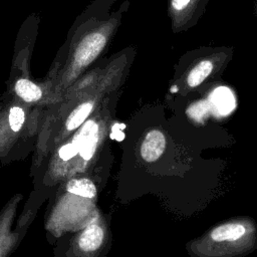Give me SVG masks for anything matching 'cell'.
I'll use <instances>...</instances> for the list:
<instances>
[{"label":"cell","instance_id":"obj_1","mask_svg":"<svg viewBox=\"0 0 257 257\" xmlns=\"http://www.w3.org/2000/svg\"><path fill=\"white\" fill-rule=\"evenodd\" d=\"M116 19H109L94 26L75 44L65 66L68 80L74 79L103 51L117 27Z\"/></svg>","mask_w":257,"mask_h":257},{"label":"cell","instance_id":"obj_2","mask_svg":"<svg viewBox=\"0 0 257 257\" xmlns=\"http://www.w3.org/2000/svg\"><path fill=\"white\" fill-rule=\"evenodd\" d=\"M225 57H227L226 54L220 53L200 59L190 68L186 74V84L191 88L199 86L215 71L216 68L221 67Z\"/></svg>","mask_w":257,"mask_h":257},{"label":"cell","instance_id":"obj_3","mask_svg":"<svg viewBox=\"0 0 257 257\" xmlns=\"http://www.w3.org/2000/svg\"><path fill=\"white\" fill-rule=\"evenodd\" d=\"M98 140V125L93 120L86 121L75 135L73 144L78 149V153L83 160L88 161L91 159L95 152Z\"/></svg>","mask_w":257,"mask_h":257},{"label":"cell","instance_id":"obj_4","mask_svg":"<svg viewBox=\"0 0 257 257\" xmlns=\"http://www.w3.org/2000/svg\"><path fill=\"white\" fill-rule=\"evenodd\" d=\"M166 137L158 130L150 131L141 146V156L144 161L148 163L156 162L165 152Z\"/></svg>","mask_w":257,"mask_h":257},{"label":"cell","instance_id":"obj_5","mask_svg":"<svg viewBox=\"0 0 257 257\" xmlns=\"http://www.w3.org/2000/svg\"><path fill=\"white\" fill-rule=\"evenodd\" d=\"M204 2L205 0H171L170 10L175 26L181 27L189 23Z\"/></svg>","mask_w":257,"mask_h":257},{"label":"cell","instance_id":"obj_6","mask_svg":"<svg viewBox=\"0 0 257 257\" xmlns=\"http://www.w3.org/2000/svg\"><path fill=\"white\" fill-rule=\"evenodd\" d=\"M14 90L16 94L26 102H35L42 97V89L32 80L21 77L15 81Z\"/></svg>","mask_w":257,"mask_h":257},{"label":"cell","instance_id":"obj_7","mask_svg":"<svg viewBox=\"0 0 257 257\" xmlns=\"http://www.w3.org/2000/svg\"><path fill=\"white\" fill-rule=\"evenodd\" d=\"M246 233V228L239 223H227L216 227L211 232L212 240L216 242L235 241Z\"/></svg>","mask_w":257,"mask_h":257},{"label":"cell","instance_id":"obj_8","mask_svg":"<svg viewBox=\"0 0 257 257\" xmlns=\"http://www.w3.org/2000/svg\"><path fill=\"white\" fill-rule=\"evenodd\" d=\"M103 240V231L97 225L88 226L79 238V247L86 252L98 249Z\"/></svg>","mask_w":257,"mask_h":257},{"label":"cell","instance_id":"obj_9","mask_svg":"<svg viewBox=\"0 0 257 257\" xmlns=\"http://www.w3.org/2000/svg\"><path fill=\"white\" fill-rule=\"evenodd\" d=\"M211 102L215 109L221 114L230 112L235 106L234 96L227 87H218L215 89L211 95Z\"/></svg>","mask_w":257,"mask_h":257},{"label":"cell","instance_id":"obj_10","mask_svg":"<svg viewBox=\"0 0 257 257\" xmlns=\"http://www.w3.org/2000/svg\"><path fill=\"white\" fill-rule=\"evenodd\" d=\"M93 108V102L85 101L79 104L76 108L72 110L66 120V127L69 131L75 130L76 127L80 126L86 117L89 115Z\"/></svg>","mask_w":257,"mask_h":257},{"label":"cell","instance_id":"obj_11","mask_svg":"<svg viewBox=\"0 0 257 257\" xmlns=\"http://www.w3.org/2000/svg\"><path fill=\"white\" fill-rule=\"evenodd\" d=\"M66 189L69 193L84 198H93L96 195V188L88 179L71 180L68 182Z\"/></svg>","mask_w":257,"mask_h":257},{"label":"cell","instance_id":"obj_12","mask_svg":"<svg viewBox=\"0 0 257 257\" xmlns=\"http://www.w3.org/2000/svg\"><path fill=\"white\" fill-rule=\"evenodd\" d=\"M9 124L13 132H18L25 120V113L24 110L19 106H13L9 110Z\"/></svg>","mask_w":257,"mask_h":257},{"label":"cell","instance_id":"obj_13","mask_svg":"<svg viewBox=\"0 0 257 257\" xmlns=\"http://www.w3.org/2000/svg\"><path fill=\"white\" fill-rule=\"evenodd\" d=\"M77 154H78V149L76 148V146L73 143L64 145L59 150V157L63 161H68L71 158L75 157Z\"/></svg>","mask_w":257,"mask_h":257}]
</instances>
